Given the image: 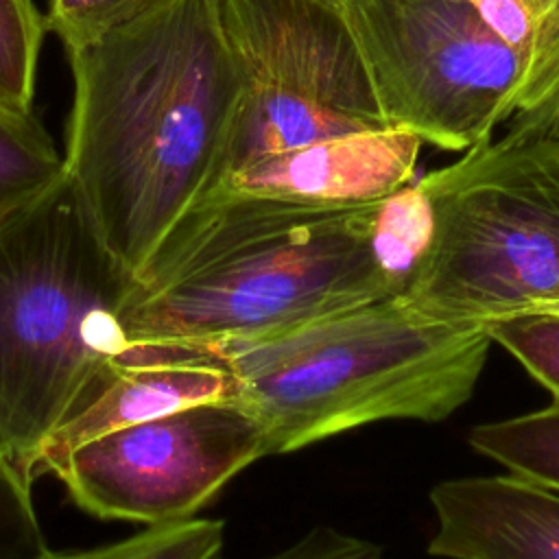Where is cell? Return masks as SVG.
Listing matches in <instances>:
<instances>
[{
	"instance_id": "cell-20",
	"label": "cell",
	"mask_w": 559,
	"mask_h": 559,
	"mask_svg": "<svg viewBox=\"0 0 559 559\" xmlns=\"http://www.w3.org/2000/svg\"><path fill=\"white\" fill-rule=\"evenodd\" d=\"M155 0H48L46 31H52L68 52L83 48L142 13Z\"/></svg>"
},
{
	"instance_id": "cell-3",
	"label": "cell",
	"mask_w": 559,
	"mask_h": 559,
	"mask_svg": "<svg viewBox=\"0 0 559 559\" xmlns=\"http://www.w3.org/2000/svg\"><path fill=\"white\" fill-rule=\"evenodd\" d=\"M491 345L483 323L439 321L391 293L218 356L269 454H286L378 421L450 417Z\"/></svg>"
},
{
	"instance_id": "cell-21",
	"label": "cell",
	"mask_w": 559,
	"mask_h": 559,
	"mask_svg": "<svg viewBox=\"0 0 559 559\" xmlns=\"http://www.w3.org/2000/svg\"><path fill=\"white\" fill-rule=\"evenodd\" d=\"M214 559L223 557L218 555ZM260 559H382V550L369 539L330 526H317L290 546Z\"/></svg>"
},
{
	"instance_id": "cell-19",
	"label": "cell",
	"mask_w": 559,
	"mask_h": 559,
	"mask_svg": "<svg viewBox=\"0 0 559 559\" xmlns=\"http://www.w3.org/2000/svg\"><path fill=\"white\" fill-rule=\"evenodd\" d=\"M48 555L33 487L0 448V559H46Z\"/></svg>"
},
{
	"instance_id": "cell-4",
	"label": "cell",
	"mask_w": 559,
	"mask_h": 559,
	"mask_svg": "<svg viewBox=\"0 0 559 559\" xmlns=\"http://www.w3.org/2000/svg\"><path fill=\"white\" fill-rule=\"evenodd\" d=\"M131 280L66 173L0 218V448L31 487L39 443L129 347L118 308Z\"/></svg>"
},
{
	"instance_id": "cell-1",
	"label": "cell",
	"mask_w": 559,
	"mask_h": 559,
	"mask_svg": "<svg viewBox=\"0 0 559 559\" xmlns=\"http://www.w3.org/2000/svg\"><path fill=\"white\" fill-rule=\"evenodd\" d=\"M68 55L63 170L105 247L135 273L210 190L240 76L214 0H155Z\"/></svg>"
},
{
	"instance_id": "cell-9",
	"label": "cell",
	"mask_w": 559,
	"mask_h": 559,
	"mask_svg": "<svg viewBox=\"0 0 559 559\" xmlns=\"http://www.w3.org/2000/svg\"><path fill=\"white\" fill-rule=\"evenodd\" d=\"M421 144L415 133L393 127L332 135L262 155L223 177L207 194L325 207L367 205L413 181Z\"/></svg>"
},
{
	"instance_id": "cell-8",
	"label": "cell",
	"mask_w": 559,
	"mask_h": 559,
	"mask_svg": "<svg viewBox=\"0 0 559 559\" xmlns=\"http://www.w3.org/2000/svg\"><path fill=\"white\" fill-rule=\"evenodd\" d=\"M264 456L260 424L236 400H223L92 439L70 452L55 476L85 513L153 526L194 518Z\"/></svg>"
},
{
	"instance_id": "cell-23",
	"label": "cell",
	"mask_w": 559,
	"mask_h": 559,
	"mask_svg": "<svg viewBox=\"0 0 559 559\" xmlns=\"http://www.w3.org/2000/svg\"><path fill=\"white\" fill-rule=\"evenodd\" d=\"M539 312H555V314H559V306H555V308H548V310H539Z\"/></svg>"
},
{
	"instance_id": "cell-6",
	"label": "cell",
	"mask_w": 559,
	"mask_h": 559,
	"mask_svg": "<svg viewBox=\"0 0 559 559\" xmlns=\"http://www.w3.org/2000/svg\"><path fill=\"white\" fill-rule=\"evenodd\" d=\"M214 2L240 76V100L210 190L262 155L389 127L341 4Z\"/></svg>"
},
{
	"instance_id": "cell-12",
	"label": "cell",
	"mask_w": 559,
	"mask_h": 559,
	"mask_svg": "<svg viewBox=\"0 0 559 559\" xmlns=\"http://www.w3.org/2000/svg\"><path fill=\"white\" fill-rule=\"evenodd\" d=\"M526 63L533 107L559 98V0H467ZM524 116V114H520Z\"/></svg>"
},
{
	"instance_id": "cell-7",
	"label": "cell",
	"mask_w": 559,
	"mask_h": 559,
	"mask_svg": "<svg viewBox=\"0 0 559 559\" xmlns=\"http://www.w3.org/2000/svg\"><path fill=\"white\" fill-rule=\"evenodd\" d=\"M343 9L389 127L467 151L531 111L526 63L467 0H349Z\"/></svg>"
},
{
	"instance_id": "cell-5",
	"label": "cell",
	"mask_w": 559,
	"mask_h": 559,
	"mask_svg": "<svg viewBox=\"0 0 559 559\" xmlns=\"http://www.w3.org/2000/svg\"><path fill=\"white\" fill-rule=\"evenodd\" d=\"M432 236L402 297L450 323L559 306V138L511 127L417 179Z\"/></svg>"
},
{
	"instance_id": "cell-18",
	"label": "cell",
	"mask_w": 559,
	"mask_h": 559,
	"mask_svg": "<svg viewBox=\"0 0 559 559\" xmlns=\"http://www.w3.org/2000/svg\"><path fill=\"white\" fill-rule=\"evenodd\" d=\"M491 343L504 347L552 397H559V314L520 312L485 323Z\"/></svg>"
},
{
	"instance_id": "cell-13",
	"label": "cell",
	"mask_w": 559,
	"mask_h": 559,
	"mask_svg": "<svg viewBox=\"0 0 559 559\" xmlns=\"http://www.w3.org/2000/svg\"><path fill=\"white\" fill-rule=\"evenodd\" d=\"M467 441L511 476L559 493V397L524 415L478 424Z\"/></svg>"
},
{
	"instance_id": "cell-22",
	"label": "cell",
	"mask_w": 559,
	"mask_h": 559,
	"mask_svg": "<svg viewBox=\"0 0 559 559\" xmlns=\"http://www.w3.org/2000/svg\"><path fill=\"white\" fill-rule=\"evenodd\" d=\"M513 127L531 131V133H544V135L559 138V98H555L544 109H537V111L524 114V116H515Z\"/></svg>"
},
{
	"instance_id": "cell-11",
	"label": "cell",
	"mask_w": 559,
	"mask_h": 559,
	"mask_svg": "<svg viewBox=\"0 0 559 559\" xmlns=\"http://www.w3.org/2000/svg\"><path fill=\"white\" fill-rule=\"evenodd\" d=\"M441 559H559V493L515 476L441 480L430 489Z\"/></svg>"
},
{
	"instance_id": "cell-17",
	"label": "cell",
	"mask_w": 559,
	"mask_h": 559,
	"mask_svg": "<svg viewBox=\"0 0 559 559\" xmlns=\"http://www.w3.org/2000/svg\"><path fill=\"white\" fill-rule=\"evenodd\" d=\"M44 15L31 0H0V107L33 111Z\"/></svg>"
},
{
	"instance_id": "cell-10",
	"label": "cell",
	"mask_w": 559,
	"mask_h": 559,
	"mask_svg": "<svg viewBox=\"0 0 559 559\" xmlns=\"http://www.w3.org/2000/svg\"><path fill=\"white\" fill-rule=\"evenodd\" d=\"M236 400L223 358L179 345H129L100 391L52 430L31 461V483L55 474L83 443L188 406Z\"/></svg>"
},
{
	"instance_id": "cell-16",
	"label": "cell",
	"mask_w": 559,
	"mask_h": 559,
	"mask_svg": "<svg viewBox=\"0 0 559 559\" xmlns=\"http://www.w3.org/2000/svg\"><path fill=\"white\" fill-rule=\"evenodd\" d=\"M225 542V522L212 518H188L153 524L146 531L79 552H55L46 559H214Z\"/></svg>"
},
{
	"instance_id": "cell-15",
	"label": "cell",
	"mask_w": 559,
	"mask_h": 559,
	"mask_svg": "<svg viewBox=\"0 0 559 559\" xmlns=\"http://www.w3.org/2000/svg\"><path fill=\"white\" fill-rule=\"evenodd\" d=\"M430 236L432 210L417 179L378 201L371 231L373 249L400 293L413 266L426 251Z\"/></svg>"
},
{
	"instance_id": "cell-24",
	"label": "cell",
	"mask_w": 559,
	"mask_h": 559,
	"mask_svg": "<svg viewBox=\"0 0 559 559\" xmlns=\"http://www.w3.org/2000/svg\"><path fill=\"white\" fill-rule=\"evenodd\" d=\"M332 2H336V4H341V7H345L349 0H332Z\"/></svg>"
},
{
	"instance_id": "cell-2",
	"label": "cell",
	"mask_w": 559,
	"mask_h": 559,
	"mask_svg": "<svg viewBox=\"0 0 559 559\" xmlns=\"http://www.w3.org/2000/svg\"><path fill=\"white\" fill-rule=\"evenodd\" d=\"M376 205L199 199L133 273L127 343L218 354L400 293L373 249Z\"/></svg>"
},
{
	"instance_id": "cell-14",
	"label": "cell",
	"mask_w": 559,
	"mask_h": 559,
	"mask_svg": "<svg viewBox=\"0 0 559 559\" xmlns=\"http://www.w3.org/2000/svg\"><path fill=\"white\" fill-rule=\"evenodd\" d=\"M63 155L33 111L0 107V218L63 177Z\"/></svg>"
}]
</instances>
